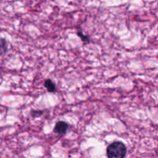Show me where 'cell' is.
Instances as JSON below:
<instances>
[{
  "label": "cell",
  "mask_w": 158,
  "mask_h": 158,
  "mask_svg": "<svg viewBox=\"0 0 158 158\" xmlns=\"http://www.w3.org/2000/svg\"><path fill=\"white\" fill-rule=\"evenodd\" d=\"M77 35H79V37L81 39V40L85 43V44H87L88 43H89V37L88 36V35L83 34V32H81V30H79L78 32H77Z\"/></svg>",
  "instance_id": "cell-5"
},
{
  "label": "cell",
  "mask_w": 158,
  "mask_h": 158,
  "mask_svg": "<svg viewBox=\"0 0 158 158\" xmlns=\"http://www.w3.org/2000/svg\"><path fill=\"white\" fill-rule=\"evenodd\" d=\"M44 86L47 89L48 92L53 93V94L56 92V86L55 83L52 81L50 79H47V80H45Z\"/></svg>",
  "instance_id": "cell-3"
},
{
  "label": "cell",
  "mask_w": 158,
  "mask_h": 158,
  "mask_svg": "<svg viewBox=\"0 0 158 158\" xmlns=\"http://www.w3.org/2000/svg\"><path fill=\"white\" fill-rule=\"evenodd\" d=\"M126 154L127 148L123 142H113L106 148L108 158H124Z\"/></svg>",
  "instance_id": "cell-1"
},
{
  "label": "cell",
  "mask_w": 158,
  "mask_h": 158,
  "mask_svg": "<svg viewBox=\"0 0 158 158\" xmlns=\"http://www.w3.org/2000/svg\"><path fill=\"white\" fill-rule=\"evenodd\" d=\"M69 127V125L65 121H59L56 123L55 127H54V133L58 135L63 136L66 134Z\"/></svg>",
  "instance_id": "cell-2"
},
{
  "label": "cell",
  "mask_w": 158,
  "mask_h": 158,
  "mask_svg": "<svg viewBox=\"0 0 158 158\" xmlns=\"http://www.w3.org/2000/svg\"><path fill=\"white\" fill-rule=\"evenodd\" d=\"M8 51V43L6 39L0 38V56L5 55Z\"/></svg>",
  "instance_id": "cell-4"
},
{
  "label": "cell",
  "mask_w": 158,
  "mask_h": 158,
  "mask_svg": "<svg viewBox=\"0 0 158 158\" xmlns=\"http://www.w3.org/2000/svg\"><path fill=\"white\" fill-rule=\"evenodd\" d=\"M43 114V111L42 110H32V112H31V115L34 117H40V116L42 115Z\"/></svg>",
  "instance_id": "cell-6"
}]
</instances>
